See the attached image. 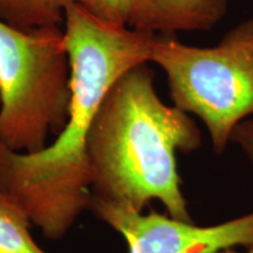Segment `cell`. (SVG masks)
<instances>
[{"label":"cell","mask_w":253,"mask_h":253,"mask_svg":"<svg viewBox=\"0 0 253 253\" xmlns=\"http://www.w3.org/2000/svg\"><path fill=\"white\" fill-rule=\"evenodd\" d=\"M62 26L71 67L67 125L38 153H17L0 143V194L50 240L63 238L89 208L88 130L114 84L149 62L154 38L104 24L77 2L66 9Z\"/></svg>","instance_id":"1"},{"label":"cell","mask_w":253,"mask_h":253,"mask_svg":"<svg viewBox=\"0 0 253 253\" xmlns=\"http://www.w3.org/2000/svg\"><path fill=\"white\" fill-rule=\"evenodd\" d=\"M201 145L194 119L161 100L147 63L136 66L110 88L88 130L89 204L143 212L158 201L170 217L190 223L176 154L192 153Z\"/></svg>","instance_id":"2"},{"label":"cell","mask_w":253,"mask_h":253,"mask_svg":"<svg viewBox=\"0 0 253 253\" xmlns=\"http://www.w3.org/2000/svg\"><path fill=\"white\" fill-rule=\"evenodd\" d=\"M71 67L61 26L18 30L0 21V143L33 154L69 116Z\"/></svg>","instance_id":"3"},{"label":"cell","mask_w":253,"mask_h":253,"mask_svg":"<svg viewBox=\"0 0 253 253\" xmlns=\"http://www.w3.org/2000/svg\"><path fill=\"white\" fill-rule=\"evenodd\" d=\"M149 62L166 74L173 106L207 126L216 154L226 150L240 122L253 118V19L212 47L154 36Z\"/></svg>","instance_id":"4"},{"label":"cell","mask_w":253,"mask_h":253,"mask_svg":"<svg viewBox=\"0 0 253 253\" xmlns=\"http://www.w3.org/2000/svg\"><path fill=\"white\" fill-rule=\"evenodd\" d=\"M88 210L126 239L129 253H214L253 244V212L199 226L154 210L143 213L114 204L90 203Z\"/></svg>","instance_id":"5"},{"label":"cell","mask_w":253,"mask_h":253,"mask_svg":"<svg viewBox=\"0 0 253 253\" xmlns=\"http://www.w3.org/2000/svg\"><path fill=\"white\" fill-rule=\"evenodd\" d=\"M227 9L229 0H134L129 28L151 36L209 31Z\"/></svg>","instance_id":"6"},{"label":"cell","mask_w":253,"mask_h":253,"mask_svg":"<svg viewBox=\"0 0 253 253\" xmlns=\"http://www.w3.org/2000/svg\"><path fill=\"white\" fill-rule=\"evenodd\" d=\"M77 0H0V21L18 28L62 26L66 9Z\"/></svg>","instance_id":"7"},{"label":"cell","mask_w":253,"mask_h":253,"mask_svg":"<svg viewBox=\"0 0 253 253\" xmlns=\"http://www.w3.org/2000/svg\"><path fill=\"white\" fill-rule=\"evenodd\" d=\"M31 221L0 194V253H47L32 238Z\"/></svg>","instance_id":"8"},{"label":"cell","mask_w":253,"mask_h":253,"mask_svg":"<svg viewBox=\"0 0 253 253\" xmlns=\"http://www.w3.org/2000/svg\"><path fill=\"white\" fill-rule=\"evenodd\" d=\"M87 13L115 27H129L134 0H77Z\"/></svg>","instance_id":"9"},{"label":"cell","mask_w":253,"mask_h":253,"mask_svg":"<svg viewBox=\"0 0 253 253\" xmlns=\"http://www.w3.org/2000/svg\"><path fill=\"white\" fill-rule=\"evenodd\" d=\"M231 142L238 145L253 164V119H246L236 126L231 135Z\"/></svg>","instance_id":"10"},{"label":"cell","mask_w":253,"mask_h":253,"mask_svg":"<svg viewBox=\"0 0 253 253\" xmlns=\"http://www.w3.org/2000/svg\"><path fill=\"white\" fill-rule=\"evenodd\" d=\"M214 253H240L238 251H236L233 248H227V249H221V250H218L217 252Z\"/></svg>","instance_id":"11"},{"label":"cell","mask_w":253,"mask_h":253,"mask_svg":"<svg viewBox=\"0 0 253 253\" xmlns=\"http://www.w3.org/2000/svg\"><path fill=\"white\" fill-rule=\"evenodd\" d=\"M246 253H253V244L248 246V251H246Z\"/></svg>","instance_id":"12"}]
</instances>
